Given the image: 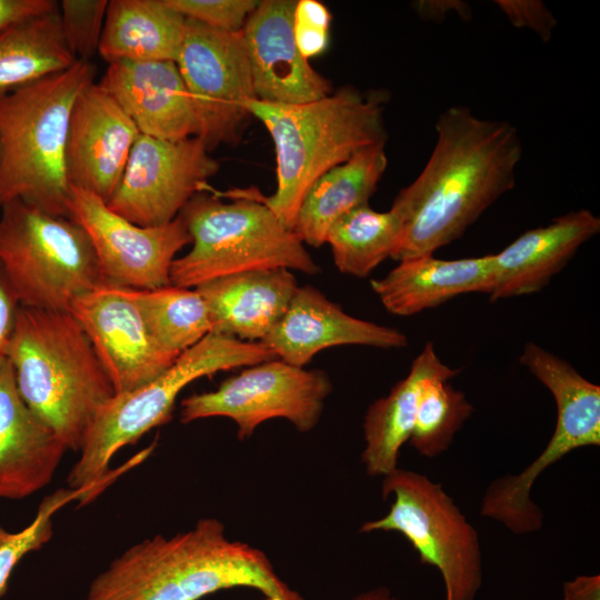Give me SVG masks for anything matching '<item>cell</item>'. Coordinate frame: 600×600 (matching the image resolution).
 I'll list each match as a JSON object with an SVG mask.
<instances>
[{
  "mask_svg": "<svg viewBox=\"0 0 600 600\" xmlns=\"http://www.w3.org/2000/svg\"><path fill=\"white\" fill-rule=\"evenodd\" d=\"M473 410L466 394L449 380H429L420 393L410 444L427 458L446 452Z\"/></svg>",
  "mask_w": 600,
  "mask_h": 600,
  "instance_id": "f1b7e54d",
  "label": "cell"
},
{
  "mask_svg": "<svg viewBox=\"0 0 600 600\" xmlns=\"http://www.w3.org/2000/svg\"><path fill=\"white\" fill-rule=\"evenodd\" d=\"M497 7L517 28H528L547 42L557 24L547 6L539 0H498Z\"/></svg>",
  "mask_w": 600,
  "mask_h": 600,
  "instance_id": "836d02e7",
  "label": "cell"
},
{
  "mask_svg": "<svg viewBox=\"0 0 600 600\" xmlns=\"http://www.w3.org/2000/svg\"><path fill=\"white\" fill-rule=\"evenodd\" d=\"M99 83L141 134L172 141L198 137L199 121L176 62L109 63Z\"/></svg>",
  "mask_w": 600,
  "mask_h": 600,
  "instance_id": "d6986e66",
  "label": "cell"
},
{
  "mask_svg": "<svg viewBox=\"0 0 600 600\" xmlns=\"http://www.w3.org/2000/svg\"><path fill=\"white\" fill-rule=\"evenodd\" d=\"M232 588L304 600L278 576L263 551L228 539L223 523L214 518L130 547L92 580L86 600H200Z\"/></svg>",
  "mask_w": 600,
  "mask_h": 600,
  "instance_id": "7a4b0ae2",
  "label": "cell"
},
{
  "mask_svg": "<svg viewBox=\"0 0 600 600\" xmlns=\"http://www.w3.org/2000/svg\"><path fill=\"white\" fill-rule=\"evenodd\" d=\"M560 600H600V576L581 574L566 581Z\"/></svg>",
  "mask_w": 600,
  "mask_h": 600,
  "instance_id": "8d00e7d4",
  "label": "cell"
},
{
  "mask_svg": "<svg viewBox=\"0 0 600 600\" xmlns=\"http://www.w3.org/2000/svg\"><path fill=\"white\" fill-rule=\"evenodd\" d=\"M260 342L278 359L303 368L330 347L403 348L408 338L396 328L352 317L317 288L303 286L297 289L284 314Z\"/></svg>",
  "mask_w": 600,
  "mask_h": 600,
  "instance_id": "e0dca14e",
  "label": "cell"
},
{
  "mask_svg": "<svg viewBox=\"0 0 600 600\" xmlns=\"http://www.w3.org/2000/svg\"><path fill=\"white\" fill-rule=\"evenodd\" d=\"M186 20L166 0H110L98 53L108 64L176 62Z\"/></svg>",
  "mask_w": 600,
  "mask_h": 600,
  "instance_id": "d4e9b609",
  "label": "cell"
},
{
  "mask_svg": "<svg viewBox=\"0 0 600 600\" xmlns=\"http://www.w3.org/2000/svg\"><path fill=\"white\" fill-rule=\"evenodd\" d=\"M69 311L90 339L116 394L152 381L179 357L154 340L129 288L103 283L76 299Z\"/></svg>",
  "mask_w": 600,
  "mask_h": 600,
  "instance_id": "5bb4252c",
  "label": "cell"
},
{
  "mask_svg": "<svg viewBox=\"0 0 600 600\" xmlns=\"http://www.w3.org/2000/svg\"><path fill=\"white\" fill-rule=\"evenodd\" d=\"M351 600H399L389 588L379 586L354 596Z\"/></svg>",
  "mask_w": 600,
  "mask_h": 600,
  "instance_id": "74e56055",
  "label": "cell"
},
{
  "mask_svg": "<svg viewBox=\"0 0 600 600\" xmlns=\"http://www.w3.org/2000/svg\"><path fill=\"white\" fill-rule=\"evenodd\" d=\"M219 168L198 137L172 141L140 133L107 204L140 227L163 226L208 188Z\"/></svg>",
  "mask_w": 600,
  "mask_h": 600,
  "instance_id": "7c38bea8",
  "label": "cell"
},
{
  "mask_svg": "<svg viewBox=\"0 0 600 600\" xmlns=\"http://www.w3.org/2000/svg\"><path fill=\"white\" fill-rule=\"evenodd\" d=\"M298 288L296 276L284 268L239 272L196 287L207 303L211 333L249 342L270 332Z\"/></svg>",
  "mask_w": 600,
  "mask_h": 600,
  "instance_id": "44dd1931",
  "label": "cell"
},
{
  "mask_svg": "<svg viewBox=\"0 0 600 600\" xmlns=\"http://www.w3.org/2000/svg\"><path fill=\"white\" fill-rule=\"evenodd\" d=\"M6 356L27 406L80 452L116 390L77 319L69 310L20 306Z\"/></svg>",
  "mask_w": 600,
  "mask_h": 600,
  "instance_id": "3957f363",
  "label": "cell"
},
{
  "mask_svg": "<svg viewBox=\"0 0 600 600\" xmlns=\"http://www.w3.org/2000/svg\"><path fill=\"white\" fill-rule=\"evenodd\" d=\"M437 140L420 174L394 198L403 233L392 259L433 254L516 186L522 157L518 129L453 106L436 121Z\"/></svg>",
  "mask_w": 600,
  "mask_h": 600,
  "instance_id": "6da1fadb",
  "label": "cell"
},
{
  "mask_svg": "<svg viewBox=\"0 0 600 600\" xmlns=\"http://www.w3.org/2000/svg\"><path fill=\"white\" fill-rule=\"evenodd\" d=\"M278 359L261 342L209 333L183 351L159 377L131 391L117 393L98 414L78 461L67 478L68 488L91 499L108 473L116 452L146 432L167 423L179 393L191 382L219 371Z\"/></svg>",
  "mask_w": 600,
  "mask_h": 600,
  "instance_id": "52a82bcc",
  "label": "cell"
},
{
  "mask_svg": "<svg viewBox=\"0 0 600 600\" xmlns=\"http://www.w3.org/2000/svg\"><path fill=\"white\" fill-rule=\"evenodd\" d=\"M187 19L208 27L229 31H241L249 14L258 6L254 0H166Z\"/></svg>",
  "mask_w": 600,
  "mask_h": 600,
  "instance_id": "1f68e13d",
  "label": "cell"
},
{
  "mask_svg": "<svg viewBox=\"0 0 600 600\" xmlns=\"http://www.w3.org/2000/svg\"><path fill=\"white\" fill-rule=\"evenodd\" d=\"M199 121L198 138L211 152L234 146L256 99L242 32L214 29L187 19L176 61Z\"/></svg>",
  "mask_w": 600,
  "mask_h": 600,
  "instance_id": "8fae6325",
  "label": "cell"
},
{
  "mask_svg": "<svg viewBox=\"0 0 600 600\" xmlns=\"http://www.w3.org/2000/svg\"><path fill=\"white\" fill-rule=\"evenodd\" d=\"M493 277V254L454 260L424 254L399 261L370 286L387 311L410 317L461 294H489Z\"/></svg>",
  "mask_w": 600,
  "mask_h": 600,
  "instance_id": "7402d4cb",
  "label": "cell"
},
{
  "mask_svg": "<svg viewBox=\"0 0 600 600\" xmlns=\"http://www.w3.org/2000/svg\"><path fill=\"white\" fill-rule=\"evenodd\" d=\"M68 448L21 398L0 357V498L24 499L48 486Z\"/></svg>",
  "mask_w": 600,
  "mask_h": 600,
  "instance_id": "ac0fdd59",
  "label": "cell"
},
{
  "mask_svg": "<svg viewBox=\"0 0 600 600\" xmlns=\"http://www.w3.org/2000/svg\"><path fill=\"white\" fill-rule=\"evenodd\" d=\"M460 372L442 362L432 342L416 357L410 371L389 394L372 402L363 420L362 463L369 476L391 473L398 468L402 446L413 430L422 387L431 379L450 380Z\"/></svg>",
  "mask_w": 600,
  "mask_h": 600,
  "instance_id": "603a6c76",
  "label": "cell"
},
{
  "mask_svg": "<svg viewBox=\"0 0 600 600\" xmlns=\"http://www.w3.org/2000/svg\"><path fill=\"white\" fill-rule=\"evenodd\" d=\"M297 1H259L241 32L257 100L300 104L329 96L330 81L312 68L293 36Z\"/></svg>",
  "mask_w": 600,
  "mask_h": 600,
  "instance_id": "2e32d148",
  "label": "cell"
},
{
  "mask_svg": "<svg viewBox=\"0 0 600 600\" xmlns=\"http://www.w3.org/2000/svg\"><path fill=\"white\" fill-rule=\"evenodd\" d=\"M402 233V218L393 208L380 212L368 203L341 217L330 228L326 243L341 273L363 278L392 258Z\"/></svg>",
  "mask_w": 600,
  "mask_h": 600,
  "instance_id": "4316f807",
  "label": "cell"
},
{
  "mask_svg": "<svg viewBox=\"0 0 600 600\" xmlns=\"http://www.w3.org/2000/svg\"><path fill=\"white\" fill-rule=\"evenodd\" d=\"M140 132L117 101L94 81L78 96L69 119L64 167L70 187L108 202Z\"/></svg>",
  "mask_w": 600,
  "mask_h": 600,
  "instance_id": "9a60e30c",
  "label": "cell"
},
{
  "mask_svg": "<svg viewBox=\"0 0 600 600\" xmlns=\"http://www.w3.org/2000/svg\"><path fill=\"white\" fill-rule=\"evenodd\" d=\"M78 60L68 50L59 7L0 33V97L71 68Z\"/></svg>",
  "mask_w": 600,
  "mask_h": 600,
  "instance_id": "484cf974",
  "label": "cell"
},
{
  "mask_svg": "<svg viewBox=\"0 0 600 600\" xmlns=\"http://www.w3.org/2000/svg\"><path fill=\"white\" fill-rule=\"evenodd\" d=\"M393 496L389 512L364 522L359 532L396 531L421 563L439 570L444 600H474L482 584V554L474 527L442 486L427 476L397 468L383 477L382 497Z\"/></svg>",
  "mask_w": 600,
  "mask_h": 600,
  "instance_id": "9c48e42d",
  "label": "cell"
},
{
  "mask_svg": "<svg viewBox=\"0 0 600 600\" xmlns=\"http://www.w3.org/2000/svg\"><path fill=\"white\" fill-rule=\"evenodd\" d=\"M384 146L379 143L357 151L312 183L292 227L303 244L321 247L341 217L368 204L388 166Z\"/></svg>",
  "mask_w": 600,
  "mask_h": 600,
  "instance_id": "cb8c5ba5",
  "label": "cell"
},
{
  "mask_svg": "<svg viewBox=\"0 0 600 600\" xmlns=\"http://www.w3.org/2000/svg\"><path fill=\"white\" fill-rule=\"evenodd\" d=\"M59 7L54 0H0V33L9 28L47 14Z\"/></svg>",
  "mask_w": 600,
  "mask_h": 600,
  "instance_id": "e575fe53",
  "label": "cell"
},
{
  "mask_svg": "<svg viewBox=\"0 0 600 600\" xmlns=\"http://www.w3.org/2000/svg\"><path fill=\"white\" fill-rule=\"evenodd\" d=\"M332 389L323 370L273 359L246 367L213 391L187 397L181 401L180 421L229 418L237 426L239 440L250 438L262 422L276 418L287 419L300 432H309L318 424Z\"/></svg>",
  "mask_w": 600,
  "mask_h": 600,
  "instance_id": "30bf717a",
  "label": "cell"
},
{
  "mask_svg": "<svg viewBox=\"0 0 600 600\" xmlns=\"http://www.w3.org/2000/svg\"><path fill=\"white\" fill-rule=\"evenodd\" d=\"M131 293L152 337L166 351L180 356L211 333L207 303L196 288L170 284L131 289Z\"/></svg>",
  "mask_w": 600,
  "mask_h": 600,
  "instance_id": "83f0119b",
  "label": "cell"
},
{
  "mask_svg": "<svg viewBox=\"0 0 600 600\" xmlns=\"http://www.w3.org/2000/svg\"><path fill=\"white\" fill-rule=\"evenodd\" d=\"M108 0H62L59 2L63 41L77 60L90 61L98 52Z\"/></svg>",
  "mask_w": 600,
  "mask_h": 600,
  "instance_id": "4dcf8cb0",
  "label": "cell"
},
{
  "mask_svg": "<svg viewBox=\"0 0 600 600\" xmlns=\"http://www.w3.org/2000/svg\"><path fill=\"white\" fill-rule=\"evenodd\" d=\"M20 303L0 264V357L7 354Z\"/></svg>",
  "mask_w": 600,
  "mask_h": 600,
  "instance_id": "d590c367",
  "label": "cell"
},
{
  "mask_svg": "<svg viewBox=\"0 0 600 600\" xmlns=\"http://www.w3.org/2000/svg\"><path fill=\"white\" fill-rule=\"evenodd\" d=\"M0 264L27 308L69 310L104 283L87 232L22 201L0 209Z\"/></svg>",
  "mask_w": 600,
  "mask_h": 600,
  "instance_id": "ba28073f",
  "label": "cell"
},
{
  "mask_svg": "<svg viewBox=\"0 0 600 600\" xmlns=\"http://www.w3.org/2000/svg\"><path fill=\"white\" fill-rule=\"evenodd\" d=\"M600 231V218L588 209L570 211L549 224L527 230L494 253L491 301L542 290Z\"/></svg>",
  "mask_w": 600,
  "mask_h": 600,
  "instance_id": "ffe728a7",
  "label": "cell"
},
{
  "mask_svg": "<svg viewBox=\"0 0 600 600\" xmlns=\"http://www.w3.org/2000/svg\"><path fill=\"white\" fill-rule=\"evenodd\" d=\"M226 196L232 201L199 192L179 213L192 247L174 259L172 286L196 288L220 277L262 269L319 273L304 244L256 192L233 191Z\"/></svg>",
  "mask_w": 600,
  "mask_h": 600,
  "instance_id": "8992f818",
  "label": "cell"
},
{
  "mask_svg": "<svg viewBox=\"0 0 600 600\" xmlns=\"http://www.w3.org/2000/svg\"><path fill=\"white\" fill-rule=\"evenodd\" d=\"M331 13L317 0H300L293 10V36L300 53L309 60L326 51Z\"/></svg>",
  "mask_w": 600,
  "mask_h": 600,
  "instance_id": "d6a6232c",
  "label": "cell"
},
{
  "mask_svg": "<svg viewBox=\"0 0 600 600\" xmlns=\"http://www.w3.org/2000/svg\"><path fill=\"white\" fill-rule=\"evenodd\" d=\"M68 217L88 234L106 284L136 290L170 286L177 253L191 243L178 216L158 227H140L112 211L92 192L71 187Z\"/></svg>",
  "mask_w": 600,
  "mask_h": 600,
  "instance_id": "4fadbf2b",
  "label": "cell"
},
{
  "mask_svg": "<svg viewBox=\"0 0 600 600\" xmlns=\"http://www.w3.org/2000/svg\"><path fill=\"white\" fill-rule=\"evenodd\" d=\"M96 73L91 61L78 60L66 71L0 97V209L22 201L68 217V124L78 96Z\"/></svg>",
  "mask_w": 600,
  "mask_h": 600,
  "instance_id": "5b68a950",
  "label": "cell"
},
{
  "mask_svg": "<svg viewBox=\"0 0 600 600\" xmlns=\"http://www.w3.org/2000/svg\"><path fill=\"white\" fill-rule=\"evenodd\" d=\"M72 500L84 502L86 492L61 488L44 497L33 520L20 531L11 532L0 524V597L7 592L9 579L20 560L50 541L53 514Z\"/></svg>",
  "mask_w": 600,
  "mask_h": 600,
  "instance_id": "f546056e",
  "label": "cell"
},
{
  "mask_svg": "<svg viewBox=\"0 0 600 600\" xmlns=\"http://www.w3.org/2000/svg\"><path fill=\"white\" fill-rule=\"evenodd\" d=\"M386 93H363L346 86L321 99L300 104H274L252 99L251 117L271 136L277 160V189L259 199L292 230L304 194L331 168L357 151L386 143Z\"/></svg>",
  "mask_w": 600,
  "mask_h": 600,
  "instance_id": "277c9868",
  "label": "cell"
}]
</instances>
